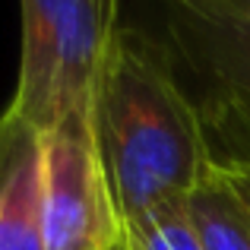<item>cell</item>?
<instances>
[{
	"mask_svg": "<svg viewBox=\"0 0 250 250\" xmlns=\"http://www.w3.org/2000/svg\"><path fill=\"white\" fill-rule=\"evenodd\" d=\"M95 133L121 219L184 200L209 165L200 108L165 44L117 25L95 85Z\"/></svg>",
	"mask_w": 250,
	"mask_h": 250,
	"instance_id": "1",
	"label": "cell"
},
{
	"mask_svg": "<svg viewBox=\"0 0 250 250\" xmlns=\"http://www.w3.org/2000/svg\"><path fill=\"white\" fill-rule=\"evenodd\" d=\"M168 35L203 83L209 159L250 168V22L215 0H168Z\"/></svg>",
	"mask_w": 250,
	"mask_h": 250,
	"instance_id": "2",
	"label": "cell"
},
{
	"mask_svg": "<svg viewBox=\"0 0 250 250\" xmlns=\"http://www.w3.org/2000/svg\"><path fill=\"white\" fill-rule=\"evenodd\" d=\"M44 250H114L124 219L92 111H70L38 133Z\"/></svg>",
	"mask_w": 250,
	"mask_h": 250,
	"instance_id": "3",
	"label": "cell"
},
{
	"mask_svg": "<svg viewBox=\"0 0 250 250\" xmlns=\"http://www.w3.org/2000/svg\"><path fill=\"white\" fill-rule=\"evenodd\" d=\"M0 250H44L38 133L0 117Z\"/></svg>",
	"mask_w": 250,
	"mask_h": 250,
	"instance_id": "4",
	"label": "cell"
},
{
	"mask_svg": "<svg viewBox=\"0 0 250 250\" xmlns=\"http://www.w3.org/2000/svg\"><path fill=\"white\" fill-rule=\"evenodd\" d=\"M19 3H22V57H19L16 92L3 117L42 133L48 127L57 35L70 0H19Z\"/></svg>",
	"mask_w": 250,
	"mask_h": 250,
	"instance_id": "5",
	"label": "cell"
},
{
	"mask_svg": "<svg viewBox=\"0 0 250 250\" xmlns=\"http://www.w3.org/2000/svg\"><path fill=\"white\" fill-rule=\"evenodd\" d=\"M187 212L203 250H250V212L212 159L187 193Z\"/></svg>",
	"mask_w": 250,
	"mask_h": 250,
	"instance_id": "6",
	"label": "cell"
},
{
	"mask_svg": "<svg viewBox=\"0 0 250 250\" xmlns=\"http://www.w3.org/2000/svg\"><path fill=\"white\" fill-rule=\"evenodd\" d=\"M124 247L127 250H203L187 212V196L162 203V206L124 222Z\"/></svg>",
	"mask_w": 250,
	"mask_h": 250,
	"instance_id": "7",
	"label": "cell"
},
{
	"mask_svg": "<svg viewBox=\"0 0 250 250\" xmlns=\"http://www.w3.org/2000/svg\"><path fill=\"white\" fill-rule=\"evenodd\" d=\"M215 165H219V162H215ZM219 168L225 171L228 184H231V187L238 190L241 203H244L247 212H250V168H247V165H219Z\"/></svg>",
	"mask_w": 250,
	"mask_h": 250,
	"instance_id": "8",
	"label": "cell"
},
{
	"mask_svg": "<svg viewBox=\"0 0 250 250\" xmlns=\"http://www.w3.org/2000/svg\"><path fill=\"white\" fill-rule=\"evenodd\" d=\"M219 6H225V10H231L234 16H241V19H247L250 22V0H215Z\"/></svg>",
	"mask_w": 250,
	"mask_h": 250,
	"instance_id": "9",
	"label": "cell"
},
{
	"mask_svg": "<svg viewBox=\"0 0 250 250\" xmlns=\"http://www.w3.org/2000/svg\"><path fill=\"white\" fill-rule=\"evenodd\" d=\"M114 250H127V247H124V241H121V244H117V247H114Z\"/></svg>",
	"mask_w": 250,
	"mask_h": 250,
	"instance_id": "10",
	"label": "cell"
}]
</instances>
